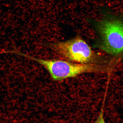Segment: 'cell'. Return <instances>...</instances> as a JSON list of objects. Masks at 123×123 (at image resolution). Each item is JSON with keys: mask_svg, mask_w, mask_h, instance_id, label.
<instances>
[{"mask_svg": "<svg viewBox=\"0 0 123 123\" xmlns=\"http://www.w3.org/2000/svg\"><path fill=\"white\" fill-rule=\"evenodd\" d=\"M96 25L100 37L99 48L114 56L123 54V18L104 11Z\"/></svg>", "mask_w": 123, "mask_h": 123, "instance_id": "6da1fadb", "label": "cell"}, {"mask_svg": "<svg viewBox=\"0 0 123 123\" xmlns=\"http://www.w3.org/2000/svg\"><path fill=\"white\" fill-rule=\"evenodd\" d=\"M20 55L41 64L48 71L53 80L61 81L75 77L84 73H103L107 67L99 64H81L59 60H44L25 54Z\"/></svg>", "mask_w": 123, "mask_h": 123, "instance_id": "7a4b0ae2", "label": "cell"}, {"mask_svg": "<svg viewBox=\"0 0 123 123\" xmlns=\"http://www.w3.org/2000/svg\"><path fill=\"white\" fill-rule=\"evenodd\" d=\"M54 51L73 62L98 64L99 57L88 44L80 37L50 44Z\"/></svg>", "mask_w": 123, "mask_h": 123, "instance_id": "3957f363", "label": "cell"}, {"mask_svg": "<svg viewBox=\"0 0 123 123\" xmlns=\"http://www.w3.org/2000/svg\"><path fill=\"white\" fill-rule=\"evenodd\" d=\"M106 94L107 92H105L100 112L97 119L96 121L93 123H106L104 117V108Z\"/></svg>", "mask_w": 123, "mask_h": 123, "instance_id": "277c9868", "label": "cell"}]
</instances>
